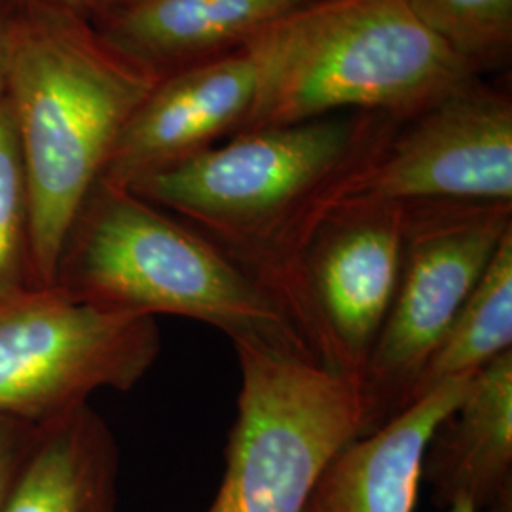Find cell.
I'll use <instances>...</instances> for the list:
<instances>
[{
	"mask_svg": "<svg viewBox=\"0 0 512 512\" xmlns=\"http://www.w3.org/2000/svg\"><path fill=\"white\" fill-rule=\"evenodd\" d=\"M158 80L109 48L90 19L16 0L6 99L31 194L37 287L54 285L78 209Z\"/></svg>",
	"mask_w": 512,
	"mask_h": 512,
	"instance_id": "7a4b0ae2",
	"label": "cell"
},
{
	"mask_svg": "<svg viewBox=\"0 0 512 512\" xmlns=\"http://www.w3.org/2000/svg\"><path fill=\"white\" fill-rule=\"evenodd\" d=\"M480 76L404 0H321L262 37V78L245 131L382 110L401 118Z\"/></svg>",
	"mask_w": 512,
	"mask_h": 512,
	"instance_id": "277c9868",
	"label": "cell"
},
{
	"mask_svg": "<svg viewBox=\"0 0 512 512\" xmlns=\"http://www.w3.org/2000/svg\"><path fill=\"white\" fill-rule=\"evenodd\" d=\"M162 348L156 317L35 287L0 302V416L42 425L99 389L129 391Z\"/></svg>",
	"mask_w": 512,
	"mask_h": 512,
	"instance_id": "52a82bcc",
	"label": "cell"
},
{
	"mask_svg": "<svg viewBox=\"0 0 512 512\" xmlns=\"http://www.w3.org/2000/svg\"><path fill=\"white\" fill-rule=\"evenodd\" d=\"M129 2H133V0H107V12L105 14H109L112 10H116V8H120V6H124V4H129ZM103 14V16H105ZM101 16V18H103ZM97 21V19H95Z\"/></svg>",
	"mask_w": 512,
	"mask_h": 512,
	"instance_id": "7402d4cb",
	"label": "cell"
},
{
	"mask_svg": "<svg viewBox=\"0 0 512 512\" xmlns=\"http://www.w3.org/2000/svg\"><path fill=\"white\" fill-rule=\"evenodd\" d=\"M401 120L382 110H349L253 129L128 188L253 275L310 348L300 256L340 186L374 158Z\"/></svg>",
	"mask_w": 512,
	"mask_h": 512,
	"instance_id": "6da1fadb",
	"label": "cell"
},
{
	"mask_svg": "<svg viewBox=\"0 0 512 512\" xmlns=\"http://www.w3.org/2000/svg\"><path fill=\"white\" fill-rule=\"evenodd\" d=\"M38 425L0 416V512L29 456Z\"/></svg>",
	"mask_w": 512,
	"mask_h": 512,
	"instance_id": "ac0fdd59",
	"label": "cell"
},
{
	"mask_svg": "<svg viewBox=\"0 0 512 512\" xmlns=\"http://www.w3.org/2000/svg\"><path fill=\"white\" fill-rule=\"evenodd\" d=\"M120 456L90 404L42 423L4 512H118Z\"/></svg>",
	"mask_w": 512,
	"mask_h": 512,
	"instance_id": "5bb4252c",
	"label": "cell"
},
{
	"mask_svg": "<svg viewBox=\"0 0 512 512\" xmlns=\"http://www.w3.org/2000/svg\"><path fill=\"white\" fill-rule=\"evenodd\" d=\"M16 0H0V101L8 93L12 54H14Z\"/></svg>",
	"mask_w": 512,
	"mask_h": 512,
	"instance_id": "d6986e66",
	"label": "cell"
},
{
	"mask_svg": "<svg viewBox=\"0 0 512 512\" xmlns=\"http://www.w3.org/2000/svg\"><path fill=\"white\" fill-rule=\"evenodd\" d=\"M52 287L105 310L181 315L222 330L232 344L317 361L279 302L238 262L183 220L103 179L74 217Z\"/></svg>",
	"mask_w": 512,
	"mask_h": 512,
	"instance_id": "3957f363",
	"label": "cell"
},
{
	"mask_svg": "<svg viewBox=\"0 0 512 512\" xmlns=\"http://www.w3.org/2000/svg\"><path fill=\"white\" fill-rule=\"evenodd\" d=\"M370 203H512L511 92L475 76L401 120L327 213Z\"/></svg>",
	"mask_w": 512,
	"mask_h": 512,
	"instance_id": "ba28073f",
	"label": "cell"
},
{
	"mask_svg": "<svg viewBox=\"0 0 512 512\" xmlns=\"http://www.w3.org/2000/svg\"><path fill=\"white\" fill-rule=\"evenodd\" d=\"M31 194L8 99L0 101V302L35 289Z\"/></svg>",
	"mask_w": 512,
	"mask_h": 512,
	"instance_id": "e0dca14e",
	"label": "cell"
},
{
	"mask_svg": "<svg viewBox=\"0 0 512 512\" xmlns=\"http://www.w3.org/2000/svg\"><path fill=\"white\" fill-rule=\"evenodd\" d=\"M512 349V230L459 310L456 321L423 368L414 401L448 380L473 376Z\"/></svg>",
	"mask_w": 512,
	"mask_h": 512,
	"instance_id": "9a60e30c",
	"label": "cell"
},
{
	"mask_svg": "<svg viewBox=\"0 0 512 512\" xmlns=\"http://www.w3.org/2000/svg\"><path fill=\"white\" fill-rule=\"evenodd\" d=\"M421 25L476 74L505 67L512 52V0H404Z\"/></svg>",
	"mask_w": 512,
	"mask_h": 512,
	"instance_id": "2e32d148",
	"label": "cell"
},
{
	"mask_svg": "<svg viewBox=\"0 0 512 512\" xmlns=\"http://www.w3.org/2000/svg\"><path fill=\"white\" fill-rule=\"evenodd\" d=\"M403 239V205H340L317 222L300 256L311 351L359 385L397 293Z\"/></svg>",
	"mask_w": 512,
	"mask_h": 512,
	"instance_id": "9c48e42d",
	"label": "cell"
},
{
	"mask_svg": "<svg viewBox=\"0 0 512 512\" xmlns=\"http://www.w3.org/2000/svg\"><path fill=\"white\" fill-rule=\"evenodd\" d=\"M27 2L65 10V12L76 14L80 18L90 19L92 23L107 12V0H27Z\"/></svg>",
	"mask_w": 512,
	"mask_h": 512,
	"instance_id": "ffe728a7",
	"label": "cell"
},
{
	"mask_svg": "<svg viewBox=\"0 0 512 512\" xmlns=\"http://www.w3.org/2000/svg\"><path fill=\"white\" fill-rule=\"evenodd\" d=\"M473 376L440 384L380 429L351 440L319 476L302 512H414L427 442Z\"/></svg>",
	"mask_w": 512,
	"mask_h": 512,
	"instance_id": "7c38bea8",
	"label": "cell"
},
{
	"mask_svg": "<svg viewBox=\"0 0 512 512\" xmlns=\"http://www.w3.org/2000/svg\"><path fill=\"white\" fill-rule=\"evenodd\" d=\"M321 0H133L93 21L116 54L164 78L232 54Z\"/></svg>",
	"mask_w": 512,
	"mask_h": 512,
	"instance_id": "8fae6325",
	"label": "cell"
},
{
	"mask_svg": "<svg viewBox=\"0 0 512 512\" xmlns=\"http://www.w3.org/2000/svg\"><path fill=\"white\" fill-rule=\"evenodd\" d=\"M262 37L160 78L118 135L101 179L128 188L147 173L239 135L258 99Z\"/></svg>",
	"mask_w": 512,
	"mask_h": 512,
	"instance_id": "30bf717a",
	"label": "cell"
},
{
	"mask_svg": "<svg viewBox=\"0 0 512 512\" xmlns=\"http://www.w3.org/2000/svg\"><path fill=\"white\" fill-rule=\"evenodd\" d=\"M404 207L403 268L361 376L363 435L414 401L421 372L512 230V203H416ZM361 435V437H363Z\"/></svg>",
	"mask_w": 512,
	"mask_h": 512,
	"instance_id": "8992f818",
	"label": "cell"
},
{
	"mask_svg": "<svg viewBox=\"0 0 512 512\" xmlns=\"http://www.w3.org/2000/svg\"><path fill=\"white\" fill-rule=\"evenodd\" d=\"M421 482L439 507L465 497L476 512L512 503V349L482 366L427 442Z\"/></svg>",
	"mask_w": 512,
	"mask_h": 512,
	"instance_id": "4fadbf2b",
	"label": "cell"
},
{
	"mask_svg": "<svg viewBox=\"0 0 512 512\" xmlns=\"http://www.w3.org/2000/svg\"><path fill=\"white\" fill-rule=\"evenodd\" d=\"M238 416L205 512H302L332 458L365 427L361 385L306 355L234 344Z\"/></svg>",
	"mask_w": 512,
	"mask_h": 512,
	"instance_id": "5b68a950",
	"label": "cell"
},
{
	"mask_svg": "<svg viewBox=\"0 0 512 512\" xmlns=\"http://www.w3.org/2000/svg\"><path fill=\"white\" fill-rule=\"evenodd\" d=\"M446 512H476L475 507H473V503L469 501V499H465V497H459L456 499Z\"/></svg>",
	"mask_w": 512,
	"mask_h": 512,
	"instance_id": "44dd1931",
	"label": "cell"
}]
</instances>
